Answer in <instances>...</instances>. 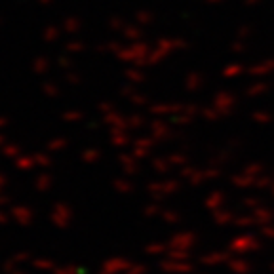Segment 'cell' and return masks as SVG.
I'll return each instance as SVG.
<instances>
[]
</instances>
